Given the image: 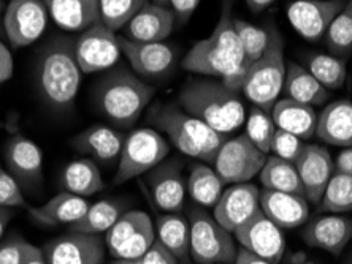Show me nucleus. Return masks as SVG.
<instances>
[{"label": "nucleus", "instance_id": "f257e3e1", "mask_svg": "<svg viewBox=\"0 0 352 264\" xmlns=\"http://www.w3.org/2000/svg\"><path fill=\"white\" fill-rule=\"evenodd\" d=\"M232 7L234 0H222L219 21L213 32L208 38L197 41L181 65L190 73L216 77L230 89L241 92L248 64L235 30Z\"/></svg>", "mask_w": 352, "mask_h": 264}, {"label": "nucleus", "instance_id": "f03ea898", "mask_svg": "<svg viewBox=\"0 0 352 264\" xmlns=\"http://www.w3.org/2000/svg\"><path fill=\"white\" fill-rule=\"evenodd\" d=\"M178 105L200 119L213 130L230 134L246 122V110L240 92L230 89L216 77H192L184 82Z\"/></svg>", "mask_w": 352, "mask_h": 264}, {"label": "nucleus", "instance_id": "7ed1b4c3", "mask_svg": "<svg viewBox=\"0 0 352 264\" xmlns=\"http://www.w3.org/2000/svg\"><path fill=\"white\" fill-rule=\"evenodd\" d=\"M75 41L56 37L40 49L35 64V84L46 105L64 111L74 105L81 86V69L75 56Z\"/></svg>", "mask_w": 352, "mask_h": 264}, {"label": "nucleus", "instance_id": "20e7f679", "mask_svg": "<svg viewBox=\"0 0 352 264\" xmlns=\"http://www.w3.org/2000/svg\"><path fill=\"white\" fill-rule=\"evenodd\" d=\"M153 97V87L124 65L103 71L94 86V103L98 112L121 128L132 127Z\"/></svg>", "mask_w": 352, "mask_h": 264}, {"label": "nucleus", "instance_id": "39448f33", "mask_svg": "<svg viewBox=\"0 0 352 264\" xmlns=\"http://www.w3.org/2000/svg\"><path fill=\"white\" fill-rule=\"evenodd\" d=\"M148 121L157 132L167 134L168 141L181 154L213 163L217 151L229 134L219 133L186 112L178 103H154L148 111Z\"/></svg>", "mask_w": 352, "mask_h": 264}, {"label": "nucleus", "instance_id": "423d86ee", "mask_svg": "<svg viewBox=\"0 0 352 264\" xmlns=\"http://www.w3.org/2000/svg\"><path fill=\"white\" fill-rule=\"evenodd\" d=\"M268 45L261 59L246 71L241 94L252 105L272 112L279 100L286 80V59H284V38L273 21H268Z\"/></svg>", "mask_w": 352, "mask_h": 264}, {"label": "nucleus", "instance_id": "0eeeda50", "mask_svg": "<svg viewBox=\"0 0 352 264\" xmlns=\"http://www.w3.org/2000/svg\"><path fill=\"white\" fill-rule=\"evenodd\" d=\"M190 256L197 264H235L236 252L232 232L217 224L201 208L189 212Z\"/></svg>", "mask_w": 352, "mask_h": 264}, {"label": "nucleus", "instance_id": "6e6552de", "mask_svg": "<svg viewBox=\"0 0 352 264\" xmlns=\"http://www.w3.org/2000/svg\"><path fill=\"white\" fill-rule=\"evenodd\" d=\"M170 152V144L156 128H138L124 141L118 160L115 184H126L162 163Z\"/></svg>", "mask_w": 352, "mask_h": 264}, {"label": "nucleus", "instance_id": "1a4fd4ad", "mask_svg": "<svg viewBox=\"0 0 352 264\" xmlns=\"http://www.w3.org/2000/svg\"><path fill=\"white\" fill-rule=\"evenodd\" d=\"M268 155L254 146L245 133L227 138L211 163L226 184H245L261 174Z\"/></svg>", "mask_w": 352, "mask_h": 264}, {"label": "nucleus", "instance_id": "9d476101", "mask_svg": "<svg viewBox=\"0 0 352 264\" xmlns=\"http://www.w3.org/2000/svg\"><path fill=\"white\" fill-rule=\"evenodd\" d=\"M75 56L82 73H103L121 59V46L115 30L97 23L86 29L75 41Z\"/></svg>", "mask_w": 352, "mask_h": 264}, {"label": "nucleus", "instance_id": "9b49d317", "mask_svg": "<svg viewBox=\"0 0 352 264\" xmlns=\"http://www.w3.org/2000/svg\"><path fill=\"white\" fill-rule=\"evenodd\" d=\"M48 19L43 0H12L5 7L3 32L13 48H25L40 40L48 27Z\"/></svg>", "mask_w": 352, "mask_h": 264}, {"label": "nucleus", "instance_id": "f8f14e48", "mask_svg": "<svg viewBox=\"0 0 352 264\" xmlns=\"http://www.w3.org/2000/svg\"><path fill=\"white\" fill-rule=\"evenodd\" d=\"M118 40L132 71L143 80H165L178 64V51L165 41L140 43L124 37H118Z\"/></svg>", "mask_w": 352, "mask_h": 264}, {"label": "nucleus", "instance_id": "ddd939ff", "mask_svg": "<svg viewBox=\"0 0 352 264\" xmlns=\"http://www.w3.org/2000/svg\"><path fill=\"white\" fill-rule=\"evenodd\" d=\"M183 167L184 163L179 158H165L144 174V185L154 206L165 214H176L184 208L186 180L181 173Z\"/></svg>", "mask_w": 352, "mask_h": 264}, {"label": "nucleus", "instance_id": "4468645a", "mask_svg": "<svg viewBox=\"0 0 352 264\" xmlns=\"http://www.w3.org/2000/svg\"><path fill=\"white\" fill-rule=\"evenodd\" d=\"M348 0H295L286 13L292 27L308 41H320Z\"/></svg>", "mask_w": 352, "mask_h": 264}, {"label": "nucleus", "instance_id": "2eb2a0df", "mask_svg": "<svg viewBox=\"0 0 352 264\" xmlns=\"http://www.w3.org/2000/svg\"><path fill=\"white\" fill-rule=\"evenodd\" d=\"M3 157L8 173L21 189L35 190L43 185V154L37 143L16 134L5 143Z\"/></svg>", "mask_w": 352, "mask_h": 264}, {"label": "nucleus", "instance_id": "dca6fc26", "mask_svg": "<svg viewBox=\"0 0 352 264\" xmlns=\"http://www.w3.org/2000/svg\"><path fill=\"white\" fill-rule=\"evenodd\" d=\"M236 241L246 250L279 264L286 252V239L283 230L261 211L234 232Z\"/></svg>", "mask_w": 352, "mask_h": 264}, {"label": "nucleus", "instance_id": "f3484780", "mask_svg": "<svg viewBox=\"0 0 352 264\" xmlns=\"http://www.w3.org/2000/svg\"><path fill=\"white\" fill-rule=\"evenodd\" d=\"M261 212V190L250 182L234 184L222 191L214 206V219L232 235Z\"/></svg>", "mask_w": 352, "mask_h": 264}, {"label": "nucleus", "instance_id": "a211bd4d", "mask_svg": "<svg viewBox=\"0 0 352 264\" xmlns=\"http://www.w3.org/2000/svg\"><path fill=\"white\" fill-rule=\"evenodd\" d=\"M43 252L48 264H102L105 241L97 235L69 231L45 244Z\"/></svg>", "mask_w": 352, "mask_h": 264}, {"label": "nucleus", "instance_id": "6ab92c4d", "mask_svg": "<svg viewBox=\"0 0 352 264\" xmlns=\"http://www.w3.org/2000/svg\"><path fill=\"white\" fill-rule=\"evenodd\" d=\"M295 167L302 180L305 198L314 204H319L330 179L335 174L332 155L322 146L305 144Z\"/></svg>", "mask_w": 352, "mask_h": 264}, {"label": "nucleus", "instance_id": "aec40b11", "mask_svg": "<svg viewBox=\"0 0 352 264\" xmlns=\"http://www.w3.org/2000/svg\"><path fill=\"white\" fill-rule=\"evenodd\" d=\"M176 18L172 10L162 5L148 2L129 23L124 25V38L153 43L165 41L173 32Z\"/></svg>", "mask_w": 352, "mask_h": 264}, {"label": "nucleus", "instance_id": "412c9836", "mask_svg": "<svg viewBox=\"0 0 352 264\" xmlns=\"http://www.w3.org/2000/svg\"><path fill=\"white\" fill-rule=\"evenodd\" d=\"M309 247L340 256L352 241V219L344 215H324L309 221L303 231Z\"/></svg>", "mask_w": 352, "mask_h": 264}, {"label": "nucleus", "instance_id": "4be33fe9", "mask_svg": "<svg viewBox=\"0 0 352 264\" xmlns=\"http://www.w3.org/2000/svg\"><path fill=\"white\" fill-rule=\"evenodd\" d=\"M261 211L281 230H291L308 220V200L303 195L263 189L261 191Z\"/></svg>", "mask_w": 352, "mask_h": 264}, {"label": "nucleus", "instance_id": "5701e85b", "mask_svg": "<svg viewBox=\"0 0 352 264\" xmlns=\"http://www.w3.org/2000/svg\"><path fill=\"white\" fill-rule=\"evenodd\" d=\"M126 136L111 127L94 125L86 128L72 139L75 151L85 155H91L97 162L111 165L119 160Z\"/></svg>", "mask_w": 352, "mask_h": 264}, {"label": "nucleus", "instance_id": "b1692460", "mask_svg": "<svg viewBox=\"0 0 352 264\" xmlns=\"http://www.w3.org/2000/svg\"><path fill=\"white\" fill-rule=\"evenodd\" d=\"M50 18L67 32H85L100 23L98 0H43Z\"/></svg>", "mask_w": 352, "mask_h": 264}, {"label": "nucleus", "instance_id": "393cba45", "mask_svg": "<svg viewBox=\"0 0 352 264\" xmlns=\"http://www.w3.org/2000/svg\"><path fill=\"white\" fill-rule=\"evenodd\" d=\"M316 134L336 147H352V101L335 100L325 105L318 116Z\"/></svg>", "mask_w": 352, "mask_h": 264}, {"label": "nucleus", "instance_id": "a878e982", "mask_svg": "<svg viewBox=\"0 0 352 264\" xmlns=\"http://www.w3.org/2000/svg\"><path fill=\"white\" fill-rule=\"evenodd\" d=\"M89 206V201L82 196L62 191L50 201H46L45 204L30 208L29 215L35 224L45 226L74 225L86 214Z\"/></svg>", "mask_w": 352, "mask_h": 264}, {"label": "nucleus", "instance_id": "bb28decb", "mask_svg": "<svg viewBox=\"0 0 352 264\" xmlns=\"http://www.w3.org/2000/svg\"><path fill=\"white\" fill-rule=\"evenodd\" d=\"M272 117L276 128L289 132L302 139H309L316 134L318 112L313 106L295 101L292 98H279L272 110Z\"/></svg>", "mask_w": 352, "mask_h": 264}, {"label": "nucleus", "instance_id": "cd10ccee", "mask_svg": "<svg viewBox=\"0 0 352 264\" xmlns=\"http://www.w3.org/2000/svg\"><path fill=\"white\" fill-rule=\"evenodd\" d=\"M284 97L309 106H324L330 100V91L300 65L298 62H286V80L283 86Z\"/></svg>", "mask_w": 352, "mask_h": 264}, {"label": "nucleus", "instance_id": "c85d7f7f", "mask_svg": "<svg viewBox=\"0 0 352 264\" xmlns=\"http://www.w3.org/2000/svg\"><path fill=\"white\" fill-rule=\"evenodd\" d=\"M156 241L172 252L179 263H186L190 255L189 220L183 215L164 214L156 221Z\"/></svg>", "mask_w": 352, "mask_h": 264}, {"label": "nucleus", "instance_id": "c756f323", "mask_svg": "<svg viewBox=\"0 0 352 264\" xmlns=\"http://www.w3.org/2000/svg\"><path fill=\"white\" fill-rule=\"evenodd\" d=\"M62 189L69 193L86 198L98 193L103 189L100 169L89 158H81L70 162L60 174Z\"/></svg>", "mask_w": 352, "mask_h": 264}, {"label": "nucleus", "instance_id": "7c9ffc66", "mask_svg": "<svg viewBox=\"0 0 352 264\" xmlns=\"http://www.w3.org/2000/svg\"><path fill=\"white\" fill-rule=\"evenodd\" d=\"M226 182L214 168L208 165L199 163L192 167L188 180H186V191L200 208H214L219 201Z\"/></svg>", "mask_w": 352, "mask_h": 264}, {"label": "nucleus", "instance_id": "2f4dec72", "mask_svg": "<svg viewBox=\"0 0 352 264\" xmlns=\"http://www.w3.org/2000/svg\"><path fill=\"white\" fill-rule=\"evenodd\" d=\"M124 214V204L116 200H103L91 204L86 214L78 221L70 225L72 232L100 236L116 224L119 217Z\"/></svg>", "mask_w": 352, "mask_h": 264}, {"label": "nucleus", "instance_id": "473e14b6", "mask_svg": "<svg viewBox=\"0 0 352 264\" xmlns=\"http://www.w3.org/2000/svg\"><path fill=\"white\" fill-rule=\"evenodd\" d=\"M303 62L305 69L329 91L341 89L348 80V60L333 54L307 53L303 56Z\"/></svg>", "mask_w": 352, "mask_h": 264}, {"label": "nucleus", "instance_id": "72a5a7b5", "mask_svg": "<svg viewBox=\"0 0 352 264\" xmlns=\"http://www.w3.org/2000/svg\"><path fill=\"white\" fill-rule=\"evenodd\" d=\"M258 176H261V184L263 185V189L303 195L302 180H300L297 167H295V163L287 162V160L272 155V157L267 158L265 167L262 168Z\"/></svg>", "mask_w": 352, "mask_h": 264}, {"label": "nucleus", "instance_id": "f704fd0d", "mask_svg": "<svg viewBox=\"0 0 352 264\" xmlns=\"http://www.w3.org/2000/svg\"><path fill=\"white\" fill-rule=\"evenodd\" d=\"M329 53L348 60L352 54V0L336 14L324 37Z\"/></svg>", "mask_w": 352, "mask_h": 264}, {"label": "nucleus", "instance_id": "c9c22d12", "mask_svg": "<svg viewBox=\"0 0 352 264\" xmlns=\"http://www.w3.org/2000/svg\"><path fill=\"white\" fill-rule=\"evenodd\" d=\"M151 221L146 212L143 211H127L119 217L118 221L105 232V247L113 256L127 241H131L144 225Z\"/></svg>", "mask_w": 352, "mask_h": 264}, {"label": "nucleus", "instance_id": "e433bc0d", "mask_svg": "<svg viewBox=\"0 0 352 264\" xmlns=\"http://www.w3.org/2000/svg\"><path fill=\"white\" fill-rule=\"evenodd\" d=\"M320 211L344 214L352 211V176L335 173L320 200Z\"/></svg>", "mask_w": 352, "mask_h": 264}, {"label": "nucleus", "instance_id": "4c0bfd02", "mask_svg": "<svg viewBox=\"0 0 352 264\" xmlns=\"http://www.w3.org/2000/svg\"><path fill=\"white\" fill-rule=\"evenodd\" d=\"M234 24L238 38H240L243 53H245L248 69H250L265 53L268 45V27L267 24L257 27V25L248 23V21L236 18H234Z\"/></svg>", "mask_w": 352, "mask_h": 264}, {"label": "nucleus", "instance_id": "58836bf2", "mask_svg": "<svg viewBox=\"0 0 352 264\" xmlns=\"http://www.w3.org/2000/svg\"><path fill=\"white\" fill-rule=\"evenodd\" d=\"M149 0H98L100 23L111 30H122Z\"/></svg>", "mask_w": 352, "mask_h": 264}, {"label": "nucleus", "instance_id": "ea45409f", "mask_svg": "<svg viewBox=\"0 0 352 264\" xmlns=\"http://www.w3.org/2000/svg\"><path fill=\"white\" fill-rule=\"evenodd\" d=\"M274 132H276V125L273 122L272 112H267L261 110V108L252 106L246 117L245 134L263 154L268 155V152H270Z\"/></svg>", "mask_w": 352, "mask_h": 264}, {"label": "nucleus", "instance_id": "a19ab883", "mask_svg": "<svg viewBox=\"0 0 352 264\" xmlns=\"http://www.w3.org/2000/svg\"><path fill=\"white\" fill-rule=\"evenodd\" d=\"M303 149H305V143L302 138L276 128L273 141H272V149H270V152H273L274 157H279L283 160H287V162L291 163H295Z\"/></svg>", "mask_w": 352, "mask_h": 264}, {"label": "nucleus", "instance_id": "79ce46f5", "mask_svg": "<svg viewBox=\"0 0 352 264\" xmlns=\"http://www.w3.org/2000/svg\"><path fill=\"white\" fill-rule=\"evenodd\" d=\"M0 206L10 209L25 206L23 189L19 187L13 176L3 168H0Z\"/></svg>", "mask_w": 352, "mask_h": 264}, {"label": "nucleus", "instance_id": "37998d69", "mask_svg": "<svg viewBox=\"0 0 352 264\" xmlns=\"http://www.w3.org/2000/svg\"><path fill=\"white\" fill-rule=\"evenodd\" d=\"M30 245H32L30 242L18 235L0 241V264H23Z\"/></svg>", "mask_w": 352, "mask_h": 264}, {"label": "nucleus", "instance_id": "c03bdc74", "mask_svg": "<svg viewBox=\"0 0 352 264\" xmlns=\"http://www.w3.org/2000/svg\"><path fill=\"white\" fill-rule=\"evenodd\" d=\"M142 264H179L172 252H168L159 241L149 247V250L140 256Z\"/></svg>", "mask_w": 352, "mask_h": 264}, {"label": "nucleus", "instance_id": "a18cd8bd", "mask_svg": "<svg viewBox=\"0 0 352 264\" xmlns=\"http://www.w3.org/2000/svg\"><path fill=\"white\" fill-rule=\"evenodd\" d=\"M199 3L200 0H168V8L172 10L179 24H186L192 18Z\"/></svg>", "mask_w": 352, "mask_h": 264}, {"label": "nucleus", "instance_id": "49530a36", "mask_svg": "<svg viewBox=\"0 0 352 264\" xmlns=\"http://www.w3.org/2000/svg\"><path fill=\"white\" fill-rule=\"evenodd\" d=\"M14 71V60L12 56V51L7 48V45H3L0 41V84L7 82L10 77L13 76Z\"/></svg>", "mask_w": 352, "mask_h": 264}, {"label": "nucleus", "instance_id": "de8ad7c7", "mask_svg": "<svg viewBox=\"0 0 352 264\" xmlns=\"http://www.w3.org/2000/svg\"><path fill=\"white\" fill-rule=\"evenodd\" d=\"M335 173L352 176V147H344L333 162Z\"/></svg>", "mask_w": 352, "mask_h": 264}, {"label": "nucleus", "instance_id": "09e8293b", "mask_svg": "<svg viewBox=\"0 0 352 264\" xmlns=\"http://www.w3.org/2000/svg\"><path fill=\"white\" fill-rule=\"evenodd\" d=\"M235 264H274V263L265 260V258L257 256V255H254V253H251L250 250H246V248L240 247L236 252Z\"/></svg>", "mask_w": 352, "mask_h": 264}, {"label": "nucleus", "instance_id": "8fccbe9b", "mask_svg": "<svg viewBox=\"0 0 352 264\" xmlns=\"http://www.w3.org/2000/svg\"><path fill=\"white\" fill-rule=\"evenodd\" d=\"M23 264H48V261H46L43 248H38L37 245H34V244L30 245L28 256L24 258Z\"/></svg>", "mask_w": 352, "mask_h": 264}, {"label": "nucleus", "instance_id": "3c124183", "mask_svg": "<svg viewBox=\"0 0 352 264\" xmlns=\"http://www.w3.org/2000/svg\"><path fill=\"white\" fill-rule=\"evenodd\" d=\"M245 2L248 5V8H250L252 13L257 14L265 12V10L276 2V0H245Z\"/></svg>", "mask_w": 352, "mask_h": 264}, {"label": "nucleus", "instance_id": "603ef678", "mask_svg": "<svg viewBox=\"0 0 352 264\" xmlns=\"http://www.w3.org/2000/svg\"><path fill=\"white\" fill-rule=\"evenodd\" d=\"M12 217H13L12 209L2 208V206H0V241H2V236H3L5 230H7V225H8V221L12 220Z\"/></svg>", "mask_w": 352, "mask_h": 264}, {"label": "nucleus", "instance_id": "864d4df0", "mask_svg": "<svg viewBox=\"0 0 352 264\" xmlns=\"http://www.w3.org/2000/svg\"><path fill=\"white\" fill-rule=\"evenodd\" d=\"M110 264H142L140 258H132V260H126V258H115Z\"/></svg>", "mask_w": 352, "mask_h": 264}, {"label": "nucleus", "instance_id": "5fc2aeb1", "mask_svg": "<svg viewBox=\"0 0 352 264\" xmlns=\"http://www.w3.org/2000/svg\"><path fill=\"white\" fill-rule=\"evenodd\" d=\"M153 3L162 5V7H168V0H153Z\"/></svg>", "mask_w": 352, "mask_h": 264}, {"label": "nucleus", "instance_id": "6e6d98bb", "mask_svg": "<svg viewBox=\"0 0 352 264\" xmlns=\"http://www.w3.org/2000/svg\"><path fill=\"white\" fill-rule=\"evenodd\" d=\"M2 35H5V32H3V25L0 23V37H2Z\"/></svg>", "mask_w": 352, "mask_h": 264}, {"label": "nucleus", "instance_id": "4d7b16f0", "mask_svg": "<svg viewBox=\"0 0 352 264\" xmlns=\"http://www.w3.org/2000/svg\"><path fill=\"white\" fill-rule=\"evenodd\" d=\"M2 12H3V2L0 0V13H2Z\"/></svg>", "mask_w": 352, "mask_h": 264}, {"label": "nucleus", "instance_id": "13d9d810", "mask_svg": "<svg viewBox=\"0 0 352 264\" xmlns=\"http://www.w3.org/2000/svg\"><path fill=\"white\" fill-rule=\"evenodd\" d=\"M346 264H352V255L348 258V261H346Z\"/></svg>", "mask_w": 352, "mask_h": 264}]
</instances>
